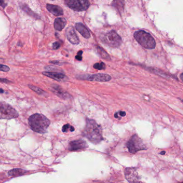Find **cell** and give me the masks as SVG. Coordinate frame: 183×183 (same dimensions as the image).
Instances as JSON below:
<instances>
[{
  "mask_svg": "<svg viewBox=\"0 0 183 183\" xmlns=\"http://www.w3.org/2000/svg\"><path fill=\"white\" fill-rule=\"evenodd\" d=\"M103 43L112 48L119 47L122 42L121 37L115 31H110L101 37Z\"/></svg>",
  "mask_w": 183,
  "mask_h": 183,
  "instance_id": "277c9868",
  "label": "cell"
},
{
  "mask_svg": "<svg viewBox=\"0 0 183 183\" xmlns=\"http://www.w3.org/2000/svg\"><path fill=\"white\" fill-rule=\"evenodd\" d=\"M165 153V151H163V152H161V153H160V154H161V155H164Z\"/></svg>",
  "mask_w": 183,
  "mask_h": 183,
  "instance_id": "1f68e13d",
  "label": "cell"
},
{
  "mask_svg": "<svg viewBox=\"0 0 183 183\" xmlns=\"http://www.w3.org/2000/svg\"><path fill=\"white\" fill-rule=\"evenodd\" d=\"M64 1L68 7L76 11H85L90 6L88 0H64Z\"/></svg>",
  "mask_w": 183,
  "mask_h": 183,
  "instance_id": "52a82bcc",
  "label": "cell"
},
{
  "mask_svg": "<svg viewBox=\"0 0 183 183\" xmlns=\"http://www.w3.org/2000/svg\"><path fill=\"white\" fill-rule=\"evenodd\" d=\"M24 10V11H26V13H28L30 16L34 17L35 18L37 19H40V17L38 15L35 14L34 13L32 12V11L29 9V8L28 7H26V6H25L23 8H22Z\"/></svg>",
  "mask_w": 183,
  "mask_h": 183,
  "instance_id": "44dd1931",
  "label": "cell"
},
{
  "mask_svg": "<svg viewBox=\"0 0 183 183\" xmlns=\"http://www.w3.org/2000/svg\"><path fill=\"white\" fill-rule=\"evenodd\" d=\"M78 79L86 80V81H98V82H106L110 81L112 77L110 75L104 73H97L92 75H86L79 76L77 77Z\"/></svg>",
  "mask_w": 183,
  "mask_h": 183,
  "instance_id": "ba28073f",
  "label": "cell"
},
{
  "mask_svg": "<svg viewBox=\"0 0 183 183\" xmlns=\"http://www.w3.org/2000/svg\"><path fill=\"white\" fill-rule=\"evenodd\" d=\"M125 177L130 183H143L139 180L136 168H126L125 171Z\"/></svg>",
  "mask_w": 183,
  "mask_h": 183,
  "instance_id": "9c48e42d",
  "label": "cell"
},
{
  "mask_svg": "<svg viewBox=\"0 0 183 183\" xmlns=\"http://www.w3.org/2000/svg\"><path fill=\"white\" fill-rule=\"evenodd\" d=\"M53 92L55 93L58 97L62 99H68V98H70L71 96L68 93H66V92L64 91L62 88H60V86H57V85L53 86Z\"/></svg>",
  "mask_w": 183,
  "mask_h": 183,
  "instance_id": "9a60e30c",
  "label": "cell"
},
{
  "mask_svg": "<svg viewBox=\"0 0 183 183\" xmlns=\"http://www.w3.org/2000/svg\"><path fill=\"white\" fill-rule=\"evenodd\" d=\"M42 74L47 77L58 81H65L68 79V77H66L64 74L61 72H58L44 71L42 72Z\"/></svg>",
  "mask_w": 183,
  "mask_h": 183,
  "instance_id": "7c38bea8",
  "label": "cell"
},
{
  "mask_svg": "<svg viewBox=\"0 0 183 183\" xmlns=\"http://www.w3.org/2000/svg\"><path fill=\"white\" fill-rule=\"evenodd\" d=\"M112 6L118 12L122 13L124 9L125 0H114Z\"/></svg>",
  "mask_w": 183,
  "mask_h": 183,
  "instance_id": "e0dca14e",
  "label": "cell"
},
{
  "mask_svg": "<svg viewBox=\"0 0 183 183\" xmlns=\"http://www.w3.org/2000/svg\"><path fill=\"white\" fill-rule=\"evenodd\" d=\"M0 6H1L3 8H4L7 6V4L4 3V0H0Z\"/></svg>",
  "mask_w": 183,
  "mask_h": 183,
  "instance_id": "83f0119b",
  "label": "cell"
},
{
  "mask_svg": "<svg viewBox=\"0 0 183 183\" xmlns=\"http://www.w3.org/2000/svg\"><path fill=\"white\" fill-rule=\"evenodd\" d=\"M93 67L95 69L99 70H104L106 69V64L103 62L97 63L94 65Z\"/></svg>",
  "mask_w": 183,
  "mask_h": 183,
  "instance_id": "7402d4cb",
  "label": "cell"
},
{
  "mask_svg": "<svg viewBox=\"0 0 183 183\" xmlns=\"http://www.w3.org/2000/svg\"><path fill=\"white\" fill-rule=\"evenodd\" d=\"M66 20L63 18H57L54 22V28L56 30L60 31L66 25Z\"/></svg>",
  "mask_w": 183,
  "mask_h": 183,
  "instance_id": "2e32d148",
  "label": "cell"
},
{
  "mask_svg": "<svg viewBox=\"0 0 183 183\" xmlns=\"http://www.w3.org/2000/svg\"><path fill=\"white\" fill-rule=\"evenodd\" d=\"M46 7L50 13H51L52 14H53L56 16H62L63 15V10L59 6L48 4Z\"/></svg>",
  "mask_w": 183,
  "mask_h": 183,
  "instance_id": "5bb4252c",
  "label": "cell"
},
{
  "mask_svg": "<svg viewBox=\"0 0 183 183\" xmlns=\"http://www.w3.org/2000/svg\"><path fill=\"white\" fill-rule=\"evenodd\" d=\"M82 135L92 143L97 144L103 140L102 129L93 119H86V125L82 131Z\"/></svg>",
  "mask_w": 183,
  "mask_h": 183,
  "instance_id": "6da1fadb",
  "label": "cell"
},
{
  "mask_svg": "<svg viewBox=\"0 0 183 183\" xmlns=\"http://www.w3.org/2000/svg\"><path fill=\"white\" fill-rule=\"evenodd\" d=\"M68 131H70L71 132H73L75 131V128H73V126H71V125L69 124L64 125L62 128L63 132H66Z\"/></svg>",
  "mask_w": 183,
  "mask_h": 183,
  "instance_id": "603a6c76",
  "label": "cell"
},
{
  "mask_svg": "<svg viewBox=\"0 0 183 183\" xmlns=\"http://www.w3.org/2000/svg\"><path fill=\"white\" fill-rule=\"evenodd\" d=\"M50 124V120L42 114H33L29 118V124L30 128L38 133H46Z\"/></svg>",
  "mask_w": 183,
  "mask_h": 183,
  "instance_id": "7a4b0ae2",
  "label": "cell"
},
{
  "mask_svg": "<svg viewBox=\"0 0 183 183\" xmlns=\"http://www.w3.org/2000/svg\"><path fill=\"white\" fill-rule=\"evenodd\" d=\"M183 183V181H182V182H180V183Z\"/></svg>",
  "mask_w": 183,
  "mask_h": 183,
  "instance_id": "d6a6232c",
  "label": "cell"
},
{
  "mask_svg": "<svg viewBox=\"0 0 183 183\" xmlns=\"http://www.w3.org/2000/svg\"><path fill=\"white\" fill-rule=\"evenodd\" d=\"M0 82H2V83H6V84H8V83H9V82H11L10 81L8 80L7 79H4V78H0Z\"/></svg>",
  "mask_w": 183,
  "mask_h": 183,
  "instance_id": "4316f807",
  "label": "cell"
},
{
  "mask_svg": "<svg viewBox=\"0 0 183 183\" xmlns=\"http://www.w3.org/2000/svg\"><path fill=\"white\" fill-rule=\"evenodd\" d=\"M65 35L68 40L73 44H79V39L73 27L69 26L65 31Z\"/></svg>",
  "mask_w": 183,
  "mask_h": 183,
  "instance_id": "8fae6325",
  "label": "cell"
},
{
  "mask_svg": "<svg viewBox=\"0 0 183 183\" xmlns=\"http://www.w3.org/2000/svg\"><path fill=\"white\" fill-rule=\"evenodd\" d=\"M134 37L139 44L146 49H154L156 47L155 40L149 33L144 31H138L134 33Z\"/></svg>",
  "mask_w": 183,
  "mask_h": 183,
  "instance_id": "3957f363",
  "label": "cell"
},
{
  "mask_svg": "<svg viewBox=\"0 0 183 183\" xmlns=\"http://www.w3.org/2000/svg\"><path fill=\"white\" fill-rule=\"evenodd\" d=\"M26 171L21 169H13V170H10L8 174L9 176L11 177H17V176H22L25 174Z\"/></svg>",
  "mask_w": 183,
  "mask_h": 183,
  "instance_id": "d6986e66",
  "label": "cell"
},
{
  "mask_svg": "<svg viewBox=\"0 0 183 183\" xmlns=\"http://www.w3.org/2000/svg\"><path fill=\"white\" fill-rule=\"evenodd\" d=\"M52 1H54V0H52Z\"/></svg>",
  "mask_w": 183,
  "mask_h": 183,
  "instance_id": "e575fe53",
  "label": "cell"
},
{
  "mask_svg": "<svg viewBox=\"0 0 183 183\" xmlns=\"http://www.w3.org/2000/svg\"><path fill=\"white\" fill-rule=\"evenodd\" d=\"M126 147L128 151L132 154H135L138 151L146 150L147 149L143 140L137 134H134L131 137L126 143Z\"/></svg>",
  "mask_w": 183,
  "mask_h": 183,
  "instance_id": "5b68a950",
  "label": "cell"
},
{
  "mask_svg": "<svg viewBox=\"0 0 183 183\" xmlns=\"http://www.w3.org/2000/svg\"><path fill=\"white\" fill-rule=\"evenodd\" d=\"M75 27L77 31L79 32L85 38L89 39L91 37L90 32L84 24L81 23H78L76 24Z\"/></svg>",
  "mask_w": 183,
  "mask_h": 183,
  "instance_id": "4fadbf2b",
  "label": "cell"
},
{
  "mask_svg": "<svg viewBox=\"0 0 183 183\" xmlns=\"http://www.w3.org/2000/svg\"><path fill=\"white\" fill-rule=\"evenodd\" d=\"M96 49H97V53L99 54V56L101 58L107 60H111L110 55H109L106 51L103 49L102 48L100 47V46H97Z\"/></svg>",
  "mask_w": 183,
  "mask_h": 183,
  "instance_id": "ac0fdd59",
  "label": "cell"
},
{
  "mask_svg": "<svg viewBox=\"0 0 183 183\" xmlns=\"http://www.w3.org/2000/svg\"><path fill=\"white\" fill-rule=\"evenodd\" d=\"M18 116V112L9 104L0 102V119H12Z\"/></svg>",
  "mask_w": 183,
  "mask_h": 183,
  "instance_id": "8992f818",
  "label": "cell"
},
{
  "mask_svg": "<svg viewBox=\"0 0 183 183\" xmlns=\"http://www.w3.org/2000/svg\"><path fill=\"white\" fill-rule=\"evenodd\" d=\"M60 47V43L58 42V41H56V42H54L53 44V50H58L59 48Z\"/></svg>",
  "mask_w": 183,
  "mask_h": 183,
  "instance_id": "484cf974",
  "label": "cell"
},
{
  "mask_svg": "<svg viewBox=\"0 0 183 183\" xmlns=\"http://www.w3.org/2000/svg\"><path fill=\"white\" fill-rule=\"evenodd\" d=\"M87 147H88V145L86 143V141L80 139V140L71 141L69 144L68 149L70 151H76V150L84 149Z\"/></svg>",
  "mask_w": 183,
  "mask_h": 183,
  "instance_id": "30bf717a",
  "label": "cell"
},
{
  "mask_svg": "<svg viewBox=\"0 0 183 183\" xmlns=\"http://www.w3.org/2000/svg\"><path fill=\"white\" fill-rule=\"evenodd\" d=\"M4 93L3 90H2V88H0V93Z\"/></svg>",
  "mask_w": 183,
  "mask_h": 183,
  "instance_id": "4dcf8cb0",
  "label": "cell"
},
{
  "mask_svg": "<svg viewBox=\"0 0 183 183\" xmlns=\"http://www.w3.org/2000/svg\"><path fill=\"white\" fill-rule=\"evenodd\" d=\"M118 114L120 115L122 117H124L126 115V112H118Z\"/></svg>",
  "mask_w": 183,
  "mask_h": 183,
  "instance_id": "f1b7e54d",
  "label": "cell"
},
{
  "mask_svg": "<svg viewBox=\"0 0 183 183\" xmlns=\"http://www.w3.org/2000/svg\"><path fill=\"white\" fill-rule=\"evenodd\" d=\"M29 87L31 90L35 92V93H37L39 95H44V91L37 86L32 85H29Z\"/></svg>",
  "mask_w": 183,
  "mask_h": 183,
  "instance_id": "ffe728a7",
  "label": "cell"
},
{
  "mask_svg": "<svg viewBox=\"0 0 183 183\" xmlns=\"http://www.w3.org/2000/svg\"><path fill=\"white\" fill-rule=\"evenodd\" d=\"M180 79H181V81L183 82V73H181L180 76Z\"/></svg>",
  "mask_w": 183,
  "mask_h": 183,
  "instance_id": "f546056e",
  "label": "cell"
},
{
  "mask_svg": "<svg viewBox=\"0 0 183 183\" xmlns=\"http://www.w3.org/2000/svg\"><path fill=\"white\" fill-rule=\"evenodd\" d=\"M82 51L81 50L78 51V53L77 54V55H76V59L78 60H82Z\"/></svg>",
  "mask_w": 183,
  "mask_h": 183,
  "instance_id": "d4e9b609",
  "label": "cell"
},
{
  "mask_svg": "<svg viewBox=\"0 0 183 183\" xmlns=\"http://www.w3.org/2000/svg\"><path fill=\"white\" fill-rule=\"evenodd\" d=\"M10 70V68L9 66L6 65L0 64V71L8 72Z\"/></svg>",
  "mask_w": 183,
  "mask_h": 183,
  "instance_id": "cb8c5ba5",
  "label": "cell"
},
{
  "mask_svg": "<svg viewBox=\"0 0 183 183\" xmlns=\"http://www.w3.org/2000/svg\"><path fill=\"white\" fill-rule=\"evenodd\" d=\"M181 101H182V102L183 103V100H181Z\"/></svg>",
  "mask_w": 183,
  "mask_h": 183,
  "instance_id": "836d02e7",
  "label": "cell"
}]
</instances>
